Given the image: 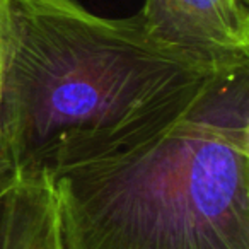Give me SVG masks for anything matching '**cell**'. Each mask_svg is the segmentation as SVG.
Returning <instances> with one entry per match:
<instances>
[{"instance_id": "obj_3", "label": "cell", "mask_w": 249, "mask_h": 249, "mask_svg": "<svg viewBox=\"0 0 249 249\" xmlns=\"http://www.w3.org/2000/svg\"><path fill=\"white\" fill-rule=\"evenodd\" d=\"M147 31L162 45L215 67L249 63V0H145Z\"/></svg>"}, {"instance_id": "obj_4", "label": "cell", "mask_w": 249, "mask_h": 249, "mask_svg": "<svg viewBox=\"0 0 249 249\" xmlns=\"http://www.w3.org/2000/svg\"><path fill=\"white\" fill-rule=\"evenodd\" d=\"M0 249H60L52 176L7 173L0 181Z\"/></svg>"}, {"instance_id": "obj_2", "label": "cell", "mask_w": 249, "mask_h": 249, "mask_svg": "<svg viewBox=\"0 0 249 249\" xmlns=\"http://www.w3.org/2000/svg\"><path fill=\"white\" fill-rule=\"evenodd\" d=\"M52 181L60 249H249V63L145 142Z\"/></svg>"}, {"instance_id": "obj_5", "label": "cell", "mask_w": 249, "mask_h": 249, "mask_svg": "<svg viewBox=\"0 0 249 249\" xmlns=\"http://www.w3.org/2000/svg\"><path fill=\"white\" fill-rule=\"evenodd\" d=\"M5 176V174H2V173H0V181H2V178H4Z\"/></svg>"}, {"instance_id": "obj_1", "label": "cell", "mask_w": 249, "mask_h": 249, "mask_svg": "<svg viewBox=\"0 0 249 249\" xmlns=\"http://www.w3.org/2000/svg\"><path fill=\"white\" fill-rule=\"evenodd\" d=\"M218 70L157 41L139 12L0 0V169L53 176L145 142Z\"/></svg>"}]
</instances>
